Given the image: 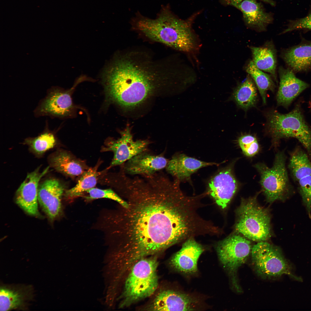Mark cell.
<instances>
[{"instance_id": "6da1fadb", "label": "cell", "mask_w": 311, "mask_h": 311, "mask_svg": "<svg viewBox=\"0 0 311 311\" xmlns=\"http://www.w3.org/2000/svg\"><path fill=\"white\" fill-rule=\"evenodd\" d=\"M123 186L128 205L121 206L115 221L120 240L118 257L125 266L131 268L191 236L193 209L178 186L158 177L131 179Z\"/></svg>"}, {"instance_id": "7a4b0ae2", "label": "cell", "mask_w": 311, "mask_h": 311, "mask_svg": "<svg viewBox=\"0 0 311 311\" xmlns=\"http://www.w3.org/2000/svg\"><path fill=\"white\" fill-rule=\"evenodd\" d=\"M168 73L160 59L142 50H127L117 54L103 73L107 99L124 108L136 107L165 85Z\"/></svg>"}, {"instance_id": "3957f363", "label": "cell", "mask_w": 311, "mask_h": 311, "mask_svg": "<svg viewBox=\"0 0 311 311\" xmlns=\"http://www.w3.org/2000/svg\"><path fill=\"white\" fill-rule=\"evenodd\" d=\"M194 17L183 20L175 16L168 7H164L156 18L140 15L134 21V25L136 30L152 41L190 52L196 49L197 45L191 27Z\"/></svg>"}, {"instance_id": "277c9868", "label": "cell", "mask_w": 311, "mask_h": 311, "mask_svg": "<svg viewBox=\"0 0 311 311\" xmlns=\"http://www.w3.org/2000/svg\"><path fill=\"white\" fill-rule=\"evenodd\" d=\"M267 128L274 142L282 138L296 139L301 144L311 158V130L306 121L300 103L286 114L276 111L267 116Z\"/></svg>"}, {"instance_id": "5b68a950", "label": "cell", "mask_w": 311, "mask_h": 311, "mask_svg": "<svg viewBox=\"0 0 311 311\" xmlns=\"http://www.w3.org/2000/svg\"><path fill=\"white\" fill-rule=\"evenodd\" d=\"M158 265L154 257L142 259L134 265L125 280L122 306H128L153 294L158 284Z\"/></svg>"}, {"instance_id": "8992f818", "label": "cell", "mask_w": 311, "mask_h": 311, "mask_svg": "<svg viewBox=\"0 0 311 311\" xmlns=\"http://www.w3.org/2000/svg\"><path fill=\"white\" fill-rule=\"evenodd\" d=\"M235 230L247 239L258 242L270 237V217L268 210L260 205L256 197L242 198L236 211Z\"/></svg>"}, {"instance_id": "52a82bcc", "label": "cell", "mask_w": 311, "mask_h": 311, "mask_svg": "<svg viewBox=\"0 0 311 311\" xmlns=\"http://www.w3.org/2000/svg\"><path fill=\"white\" fill-rule=\"evenodd\" d=\"M286 158L284 151H280L276 155L272 167L269 168L262 163L254 165L260 173L262 189L270 203L284 200L294 192L286 168Z\"/></svg>"}, {"instance_id": "ba28073f", "label": "cell", "mask_w": 311, "mask_h": 311, "mask_svg": "<svg viewBox=\"0 0 311 311\" xmlns=\"http://www.w3.org/2000/svg\"><path fill=\"white\" fill-rule=\"evenodd\" d=\"M251 255L254 268L261 277L272 278L287 274L295 280H302L293 274V266L278 247L266 241L258 242L253 246Z\"/></svg>"}, {"instance_id": "9c48e42d", "label": "cell", "mask_w": 311, "mask_h": 311, "mask_svg": "<svg viewBox=\"0 0 311 311\" xmlns=\"http://www.w3.org/2000/svg\"><path fill=\"white\" fill-rule=\"evenodd\" d=\"M253 246L249 239L237 234L231 235L219 242L216 250L219 260L229 274L233 287L241 292L237 276L238 268L246 261Z\"/></svg>"}, {"instance_id": "30bf717a", "label": "cell", "mask_w": 311, "mask_h": 311, "mask_svg": "<svg viewBox=\"0 0 311 311\" xmlns=\"http://www.w3.org/2000/svg\"><path fill=\"white\" fill-rule=\"evenodd\" d=\"M84 79L80 77L73 87L68 90L56 87H52L48 90L46 96L39 101L33 111L35 116L63 118L70 115L74 109L71 93L77 85Z\"/></svg>"}, {"instance_id": "8fae6325", "label": "cell", "mask_w": 311, "mask_h": 311, "mask_svg": "<svg viewBox=\"0 0 311 311\" xmlns=\"http://www.w3.org/2000/svg\"><path fill=\"white\" fill-rule=\"evenodd\" d=\"M288 167L309 215L311 214V161L306 151L299 147L290 153Z\"/></svg>"}, {"instance_id": "7c38bea8", "label": "cell", "mask_w": 311, "mask_h": 311, "mask_svg": "<svg viewBox=\"0 0 311 311\" xmlns=\"http://www.w3.org/2000/svg\"><path fill=\"white\" fill-rule=\"evenodd\" d=\"M238 188V183L230 166L219 170L210 179L207 184L208 193L222 209L227 206Z\"/></svg>"}, {"instance_id": "4fadbf2b", "label": "cell", "mask_w": 311, "mask_h": 311, "mask_svg": "<svg viewBox=\"0 0 311 311\" xmlns=\"http://www.w3.org/2000/svg\"><path fill=\"white\" fill-rule=\"evenodd\" d=\"M121 137L113 140L103 148L102 151H111L114 155L111 166L122 164L136 155L146 150L149 144L147 140L134 141L128 127L120 132Z\"/></svg>"}, {"instance_id": "5bb4252c", "label": "cell", "mask_w": 311, "mask_h": 311, "mask_svg": "<svg viewBox=\"0 0 311 311\" xmlns=\"http://www.w3.org/2000/svg\"><path fill=\"white\" fill-rule=\"evenodd\" d=\"M48 169V167L40 172L38 168L29 173L17 191L16 203L29 215L35 216L39 215L38 204L39 182Z\"/></svg>"}, {"instance_id": "9a60e30c", "label": "cell", "mask_w": 311, "mask_h": 311, "mask_svg": "<svg viewBox=\"0 0 311 311\" xmlns=\"http://www.w3.org/2000/svg\"><path fill=\"white\" fill-rule=\"evenodd\" d=\"M196 298L186 293L172 290L160 292L147 309L152 311H193L199 304Z\"/></svg>"}, {"instance_id": "2e32d148", "label": "cell", "mask_w": 311, "mask_h": 311, "mask_svg": "<svg viewBox=\"0 0 311 311\" xmlns=\"http://www.w3.org/2000/svg\"><path fill=\"white\" fill-rule=\"evenodd\" d=\"M204 251L203 247L193 238L185 241L181 249L175 253L170 261L171 266L183 274L190 275L198 272V259Z\"/></svg>"}, {"instance_id": "e0dca14e", "label": "cell", "mask_w": 311, "mask_h": 311, "mask_svg": "<svg viewBox=\"0 0 311 311\" xmlns=\"http://www.w3.org/2000/svg\"><path fill=\"white\" fill-rule=\"evenodd\" d=\"M64 188L57 180L47 179L39 185L38 202L49 218L54 220L61 210V199Z\"/></svg>"}, {"instance_id": "ac0fdd59", "label": "cell", "mask_w": 311, "mask_h": 311, "mask_svg": "<svg viewBox=\"0 0 311 311\" xmlns=\"http://www.w3.org/2000/svg\"><path fill=\"white\" fill-rule=\"evenodd\" d=\"M168 162L161 155L152 154L145 150L127 161L124 169L128 175L148 176L166 168Z\"/></svg>"}, {"instance_id": "d6986e66", "label": "cell", "mask_w": 311, "mask_h": 311, "mask_svg": "<svg viewBox=\"0 0 311 311\" xmlns=\"http://www.w3.org/2000/svg\"><path fill=\"white\" fill-rule=\"evenodd\" d=\"M280 81L276 100L278 104L287 108L293 101L309 85L296 77L294 72L289 68L280 67Z\"/></svg>"}, {"instance_id": "ffe728a7", "label": "cell", "mask_w": 311, "mask_h": 311, "mask_svg": "<svg viewBox=\"0 0 311 311\" xmlns=\"http://www.w3.org/2000/svg\"><path fill=\"white\" fill-rule=\"evenodd\" d=\"M33 296L30 285H4L0 289V310H22L26 308Z\"/></svg>"}, {"instance_id": "44dd1931", "label": "cell", "mask_w": 311, "mask_h": 311, "mask_svg": "<svg viewBox=\"0 0 311 311\" xmlns=\"http://www.w3.org/2000/svg\"><path fill=\"white\" fill-rule=\"evenodd\" d=\"M218 164L206 162L183 153L175 155L168 161L166 168L168 173L180 182L189 181L191 175L199 169Z\"/></svg>"}, {"instance_id": "7402d4cb", "label": "cell", "mask_w": 311, "mask_h": 311, "mask_svg": "<svg viewBox=\"0 0 311 311\" xmlns=\"http://www.w3.org/2000/svg\"><path fill=\"white\" fill-rule=\"evenodd\" d=\"M234 7L242 12L247 26L258 31H265L272 21L271 15L256 0H244Z\"/></svg>"}, {"instance_id": "603a6c76", "label": "cell", "mask_w": 311, "mask_h": 311, "mask_svg": "<svg viewBox=\"0 0 311 311\" xmlns=\"http://www.w3.org/2000/svg\"><path fill=\"white\" fill-rule=\"evenodd\" d=\"M281 57L289 68L295 73L311 71V41L304 40L285 50Z\"/></svg>"}, {"instance_id": "cb8c5ba5", "label": "cell", "mask_w": 311, "mask_h": 311, "mask_svg": "<svg viewBox=\"0 0 311 311\" xmlns=\"http://www.w3.org/2000/svg\"><path fill=\"white\" fill-rule=\"evenodd\" d=\"M253 61L260 70L270 74L276 79V52L271 42L260 47H250Z\"/></svg>"}, {"instance_id": "d4e9b609", "label": "cell", "mask_w": 311, "mask_h": 311, "mask_svg": "<svg viewBox=\"0 0 311 311\" xmlns=\"http://www.w3.org/2000/svg\"><path fill=\"white\" fill-rule=\"evenodd\" d=\"M51 164L56 170L69 176L81 175L85 171L82 164L65 151L54 155L51 158Z\"/></svg>"}, {"instance_id": "484cf974", "label": "cell", "mask_w": 311, "mask_h": 311, "mask_svg": "<svg viewBox=\"0 0 311 311\" xmlns=\"http://www.w3.org/2000/svg\"><path fill=\"white\" fill-rule=\"evenodd\" d=\"M232 96L237 105L244 109L255 105L257 98V90L249 76L247 77L236 89Z\"/></svg>"}, {"instance_id": "4316f807", "label": "cell", "mask_w": 311, "mask_h": 311, "mask_svg": "<svg viewBox=\"0 0 311 311\" xmlns=\"http://www.w3.org/2000/svg\"><path fill=\"white\" fill-rule=\"evenodd\" d=\"M54 133L50 129L46 121L43 131L37 136L26 139L24 143L29 145L35 153L42 154L53 148L56 143Z\"/></svg>"}, {"instance_id": "83f0119b", "label": "cell", "mask_w": 311, "mask_h": 311, "mask_svg": "<svg viewBox=\"0 0 311 311\" xmlns=\"http://www.w3.org/2000/svg\"><path fill=\"white\" fill-rule=\"evenodd\" d=\"M98 166L85 171L75 186L65 191V196L68 199L80 196L88 190L94 188L97 183Z\"/></svg>"}, {"instance_id": "f1b7e54d", "label": "cell", "mask_w": 311, "mask_h": 311, "mask_svg": "<svg viewBox=\"0 0 311 311\" xmlns=\"http://www.w3.org/2000/svg\"><path fill=\"white\" fill-rule=\"evenodd\" d=\"M245 70L253 79L258 89L263 102L265 104L267 91L272 90L274 88V84L271 77L258 68L252 60L248 63Z\"/></svg>"}, {"instance_id": "f546056e", "label": "cell", "mask_w": 311, "mask_h": 311, "mask_svg": "<svg viewBox=\"0 0 311 311\" xmlns=\"http://www.w3.org/2000/svg\"><path fill=\"white\" fill-rule=\"evenodd\" d=\"M86 192L88 194V196L85 197L87 200L107 198L116 201L124 208H126L128 206L127 201L111 189H102L94 187Z\"/></svg>"}, {"instance_id": "4dcf8cb0", "label": "cell", "mask_w": 311, "mask_h": 311, "mask_svg": "<svg viewBox=\"0 0 311 311\" xmlns=\"http://www.w3.org/2000/svg\"><path fill=\"white\" fill-rule=\"evenodd\" d=\"M239 145L246 156L252 157L258 153L259 146L256 138L250 134L242 135L238 139Z\"/></svg>"}, {"instance_id": "1f68e13d", "label": "cell", "mask_w": 311, "mask_h": 311, "mask_svg": "<svg viewBox=\"0 0 311 311\" xmlns=\"http://www.w3.org/2000/svg\"><path fill=\"white\" fill-rule=\"evenodd\" d=\"M301 29L311 30V12L303 18L290 20L282 33Z\"/></svg>"}, {"instance_id": "d6a6232c", "label": "cell", "mask_w": 311, "mask_h": 311, "mask_svg": "<svg viewBox=\"0 0 311 311\" xmlns=\"http://www.w3.org/2000/svg\"><path fill=\"white\" fill-rule=\"evenodd\" d=\"M244 0H223V2L226 5H229L235 7ZM266 2L270 5L274 6L275 2L273 0H259Z\"/></svg>"}]
</instances>
